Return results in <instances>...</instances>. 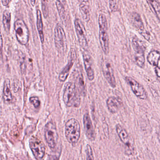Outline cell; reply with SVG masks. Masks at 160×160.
Wrapping results in <instances>:
<instances>
[{
	"label": "cell",
	"instance_id": "obj_27",
	"mask_svg": "<svg viewBox=\"0 0 160 160\" xmlns=\"http://www.w3.org/2000/svg\"><path fill=\"white\" fill-rule=\"evenodd\" d=\"M86 154L87 156V159L88 160H93L94 157H93V152H92V148L90 147L89 145H87L86 147Z\"/></svg>",
	"mask_w": 160,
	"mask_h": 160
},
{
	"label": "cell",
	"instance_id": "obj_9",
	"mask_svg": "<svg viewBox=\"0 0 160 160\" xmlns=\"http://www.w3.org/2000/svg\"><path fill=\"white\" fill-rule=\"evenodd\" d=\"M101 68L106 80L112 87L115 88L116 86V81L112 62L109 59H103L102 62Z\"/></svg>",
	"mask_w": 160,
	"mask_h": 160
},
{
	"label": "cell",
	"instance_id": "obj_30",
	"mask_svg": "<svg viewBox=\"0 0 160 160\" xmlns=\"http://www.w3.org/2000/svg\"><path fill=\"white\" fill-rule=\"evenodd\" d=\"M155 71L157 76V80L160 83V68L156 67L155 68Z\"/></svg>",
	"mask_w": 160,
	"mask_h": 160
},
{
	"label": "cell",
	"instance_id": "obj_14",
	"mask_svg": "<svg viewBox=\"0 0 160 160\" xmlns=\"http://www.w3.org/2000/svg\"><path fill=\"white\" fill-rule=\"evenodd\" d=\"M82 57L85 69L88 78L89 80H93L95 78V73L93 69L91 57L87 53L85 52L82 53Z\"/></svg>",
	"mask_w": 160,
	"mask_h": 160
},
{
	"label": "cell",
	"instance_id": "obj_8",
	"mask_svg": "<svg viewBox=\"0 0 160 160\" xmlns=\"http://www.w3.org/2000/svg\"><path fill=\"white\" fill-rule=\"evenodd\" d=\"M31 151L37 160H41L45 157L46 147L42 141L35 137H32L29 142Z\"/></svg>",
	"mask_w": 160,
	"mask_h": 160
},
{
	"label": "cell",
	"instance_id": "obj_12",
	"mask_svg": "<svg viewBox=\"0 0 160 160\" xmlns=\"http://www.w3.org/2000/svg\"><path fill=\"white\" fill-rule=\"evenodd\" d=\"M75 28L78 40L80 46L83 49H86L88 47L85 29L82 23L79 19H76L75 21Z\"/></svg>",
	"mask_w": 160,
	"mask_h": 160
},
{
	"label": "cell",
	"instance_id": "obj_10",
	"mask_svg": "<svg viewBox=\"0 0 160 160\" xmlns=\"http://www.w3.org/2000/svg\"><path fill=\"white\" fill-rule=\"evenodd\" d=\"M126 80L130 85L133 94L139 99L146 100L148 99V94L144 87L133 78L126 77Z\"/></svg>",
	"mask_w": 160,
	"mask_h": 160
},
{
	"label": "cell",
	"instance_id": "obj_22",
	"mask_svg": "<svg viewBox=\"0 0 160 160\" xmlns=\"http://www.w3.org/2000/svg\"><path fill=\"white\" fill-rule=\"evenodd\" d=\"M160 23V3L158 0H146Z\"/></svg>",
	"mask_w": 160,
	"mask_h": 160
},
{
	"label": "cell",
	"instance_id": "obj_4",
	"mask_svg": "<svg viewBox=\"0 0 160 160\" xmlns=\"http://www.w3.org/2000/svg\"><path fill=\"white\" fill-rule=\"evenodd\" d=\"M132 45L134 51L135 64L141 68H144L145 65V47L142 43V41L136 37L132 39Z\"/></svg>",
	"mask_w": 160,
	"mask_h": 160
},
{
	"label": "cell",
	"instance_id": "obj_17",
	"mask_svg": "<svg viewBox=\"0 0 160 160\" xmlns=\"http://www.w3.org/2000/svg\"><path fill=\"white\" fill-rule=\"evenodd\" d=\"M106 105L108 110L112 114L118 111L121 106V102L118 98L110 97L106 101Z\"/></svg>",
	"mask_w": 160,
	"mask_h": 160
},
{
	"label": "cell",
	"instance_id": "obj_15",
	"mask_svg": "<svg viewBox=\"0 0 160 160\" xmlns=\"http://www.w3.org/2000/svg\"><path fill=\"white\" fill-rule=\"evenodd\" d=\"M83 125L87 137L90 141H93L95 139V132L92 121L88 114L84 115Z\"/></svg>",
	"mask_w": 160,
	"mask_h": 160
},
{
	"label": "cell",
	"instance_id": "obj_13",
	"mask_svg": "<svg viewBox=\"0 0 160 160\" xmlns=\"http://www.w3.org/2000/svg\"><path fill=\"white\" fill-rule=\"evenodd\" d=\"M76 59H77V53L76 50L75 49H71L68 54V63L59 75V79L61 81L64 82L66 80L69 75L70 70L72 68Z\"/></svg>",
	"mask_w": 160,
	"mask_h": 160
},
{
	"label": "cell",
	"instance_id": "obj_25",
	"mask_svg": "<svg viewBox=\"0 0 160 160\" xmlns=\"http://www.w3.org/2000/svg\"><path fill=\"white\" fill-rule=\"evenodd\" d=\"M41 3L43 16L45 18H47L49 16L48 1V0H41Z\"/></svg>",
	"mask_w": 160,
	"mask_h": 160
},
{
	"label": "cell",
	"instance_id": "obj_34",
	"mask_svg": "<svg viewBox=\"0 0 160 160\" xmlns=\"http://www.w3.org/2000/svg\"><path fill=\"white\" fill-rule=\"evenodd\" d=\"M58 1H60L61 3H62L64 5H65L66 0H58Z\"/></svg>",
	"mask_w": 160,
	"mask_h": 160
},
{
	"label": "cell",
	"instance_id": "obj_33",
	"mask_svg": "<svg viewBox=\"0 0 160 160\" xmlns=\"http://www.w3.org/2000/svg\"><path fill=\"white\" fill-rule=\"evenodd\" d=\"M36 0H30L31 1V4L32 6H34L36 4Z\"/></svg>",
	"mask_w": 160,
	"mask_h": 160
},
{
	"label": "cell",
	"instance_id": "obj_21",
	"mask_svg": "<svg viewBox=\"0 0 160 160\" xmlns=\"http://www.w3.org/2000/svg\"><path fill=\"white\" fill-rule=\"evenodd\" d=\"M80 10L83 19L85 22L89 21L90 18V7L89 3L80 4Z\"/></svg>",
	"mask_w": 160,
	"mask_h": 160
},
{
	"label": "cell",
	"instance_id": "obj_7",
	"mask_svg": "<svg viewBox=\"0 0 160 160\" xmlns=\"http://www.w3.org/2000/svg\"><path fill=\"white\" fill-rule=\"evenodd\" d=\"M44 132L45 139L50 148L54 149L57 145L58 140V132L55 123L50 121L47 123L45 126Z\"/></svg>",
	"mask_w": 160,
	"mask_h": 160
},
{
	"label": "cell",
	"instance_id": "obj_26",
	"mask_svg": "<svg viewBox=\"0 0 160 160\" xmlns=\"http://www.w3.org/2000/svg\"><path fill=\"white\" fill-rule=\"evenodd\" d=\"M30 101L35 108L38 109L40 107V101L38 97L36 96H33L30 98Z\"/></svg>",
	"mask_w": 160,
	"mask_h": 160
},
{
	"label": "cell",
	"instance_id": "obj_23",
	"mask_svg": "<svg viewBox=\"0 0 160 160\" xmlns=\"http://www.w3.org/2000/svg\"><path fill=\"white\" fill-rule=\"evenodd\" d=\"M11 22V13L8 10H5L3 13L2 23L4 29L7 33H9Z\"/></svg>",
	"mask_w": 160,
	"mask_h": 160
},
{
	"label": "cell",
	"instance_id": "obj_35",
	"mask_svg": "<svg viewBox=\"0 0 160 160\" xmlns=\"http://www.w3.org/2000/svg\"><path fill=\"white\" fill-rule=\"evenodd\" d=\"M158 139L159 142L160 144V131L158 133Z\"/></svg>",
	"mask_w": 160,
	"mask_h": 160
},
{
	"label": "cell",
	"instance_id": "obj_19",
	"mask_svg": "<svg viewBox=\"0 0 160 160\" xmlns=\"http://www.w3.org/2000/svg\"><path fill=\"white\" fill-rule=\"evenodd\" d=\"M37 26L39 34V38L41 43L43 44L45 40L44 31H43V23L42 20V13L39 9L37 10Z\"/></svg>",
	"mask_w": 160,
	"mask_h": 160
},
{
	"label": "cell",
	"instance_id": "obj_11",
	"mask_svg": "<svg viewBox=\"0 0 160 160\" xmlns=\"http://www.w3.org/2000/svg\"><path fill=\"white\" fill-rule=\"evenodd\" d=\"M116 129L120 141L127 147L126 152H127V154L128 155H132L134 152V149L133 148V145L132 143L131 140L130 138L128 133L127 131L119 124L117 125Z\"/></svg>",
	"mask_w": 160,
	"mask_h": 160
},
{
	"label": "cell",
	"instance_id": "obj_29",
	"mask_svg": "<svg viewBox=\"0 0 160 160\" xmlns=\"http://www.w3.org/2000/svg\"><path fill=\"white\" fill-rule=\"evenodd\" d=\"M3 39L2 34L0 32V59L2 58Z\"/></svg>",
	"mask_w": 160,
	"mask_h": 160
},
{
	"label": "cell",
	"instance_id": "obj_28",
	"mask_svg": "<svg viewBox=\"0 0 160 160\" xmlns=\"http://www.w3.org/2000/svg\"><path fill=\"white\" fill-rule=\"evenodd\" d=\"M110 9L112 12H115L118 9L117 0H109Z\"/></svg>",
	"mask_w": 160,
	"mask_h": 160
},
{
	"label": "cell",
	"instance_id": "obj_3",
	"mask_svg": "<svg viewBox=\"0 0 160 160\" xmlns=\"http://www.w3.org/2000/svg\"><path fill=\"white\" fill-rule=\"evenodd\" d=\"M81 135L79 122L75 118L68 120L65 125V136L69 143L75 145L78 142Z\"/></svg>",
	"mask_w": 160,
	"mask_h": 160
},
{
	"label": "cell",
	"instance_id": "obj_31",
	"mask_svg": "<svg viewBox=\"0 0 160 160\" xmlns=\"http://www.w3.org/2000/svg\"><path fill=\"white\" fill-rule=\"evenodd\" d=\"M2 4L4 6H7L9 3V0H1Z\"/></svg>",
	"mask_w": 160,
	"mask_h": 160
},
{
	"label": "cell",
	"instance_id": "obj_24",
	"mask_svg": "<svg viewBox=\"0 0 160 160\" xmlns=\"http://www.w3.org/2000/svg\"><path fill=\"white\" fill-rule=\"evenodd\" d=\"M56 5L58 10V14H59L60 18H61V20L62 22L63 23H65L66 22L67 18L66 14L65 8V5L58 0H56Z\"/></svg>",
	"mask_w": 160,
	"mask_h": 160
},
{
	"label": "cell",
	"instance_id": "obj_5",
	"mask_svg": "<svg viewBox=\"0 0 160 160\" xmlns=\"http://www.w3.org/2000/svg\"><path fill=\"white\" fill-rule=\"evenodd\" d=\"M54 40L58 52L64 53L67 49V39L64 30L60 24H57L54 28Z\"/></svg>",
	"mask_w": 160,
	"mask_h": 160
},
{
	"label": "cell",
	"instance_id": "obj_2",
	"mask_svg": "<svg viewBox=\"0 0 160 160\" xmlns=\"http://www.w3.org/2000/svg\"><path fill=\"white\" fill-rule=\"evenodd\" d=\"M98 21L100 44L104 53L107 54L109 52V38L108 22L106 16L102 13L100 14Z\"/></svg>",
	"mask_w": 160,
	"mask_h": 160
},
{
	"label": "cell",
	"instance_id": "obj_16",
	"mask_svg": "<svg viewBox=\"0 0 160 160\" xmlns=\"http://www.w3.org/2000/svg\"><path fill=\"white\" fill-rule=\"evenodd\" d=\"M131 22L134 28L141 32L144 31V25L141 15L136 12L131 13L130 16Z\"/></svg>",
	"mask_w": 160,
	"mask_h": 160
},
{
	"label": "cell",
	"instance_id": "obj_32",
	"mask_svg": "<svg viewBox=\"0 0 160 160\" xmlns=\"http://www.w3.org/2000/svg\"><path fill=\"white\" fill-rule=\"evenodd\" d=\"M80 4L89 3V0H78Z\"/></svg>",
	"mask_w": 160,
	"mask_h": 160
},
{
	"label": "cell",
	"instance_id": "obj_18",
	"mask_svg": "<svg viewBox=\"0 0 160 160\" xmlns=\"http://www.w3.org/2000/svg\"><path fill=\"white\" fill-rule=\"evenodd\" d=\"M147 61L151 65L160 68V53L157 50L150 51L147 56Z\"/></svg>",
	"mask_w": 160,
	"mask_h": 160
},
{
	"label": "cell",
	"instance_id": "obj_6",
	"mask_svg": "<svg viewBox=\"0 0 160 160\" xmlns=\"http://www.w3.org/2000/svg\"><path fill=\"white\" fill-rule=\"evenodd\" d=\"M14 30L18 42L22 45L27 44L29 40V31L24 21L17 20L14 23Z\"/></svg>",
	"mask_w": 160,
	"mask_h": 160
},
{
	"label": "cell",
	"instance_id": "obj_1",
	"mask_svg": "<svg viewBox=\"0 0 160 160\" xmlns=\"http://www.w3.org/2000/svg\"><path fill=\"white\" fill-rule=\"evenodd\" d=\"M78 89L75 84L70 82L66 83L64 86L63 100L67 107H78L80 97Z\"/></svg>",
	"mask_w": 160,
	"mask_h": 160
},
{
	"label": "cell",
	"instance_id": "obj_20",
	"mask_svg": "<svg viewBox=\"0 0 160 160\" xmlns=\"http://www.w3.org/2000/svg\"><path fill=\"white\" fill-rule=\"evenodd\" d=\"M3 98L5 102L6 103L11 102L13 99V96L10 91V80L8 79H6L4 83Z\"/></svg>",
	"mask_w": 160,
	"mask_h": 160
}]
</instances>
